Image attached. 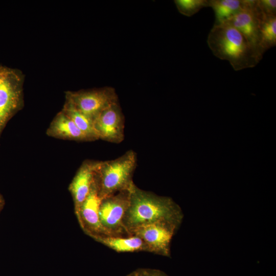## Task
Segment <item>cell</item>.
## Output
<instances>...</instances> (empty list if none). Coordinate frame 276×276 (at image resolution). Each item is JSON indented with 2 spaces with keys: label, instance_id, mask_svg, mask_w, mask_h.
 <instances>
[{
  "label": "cell",
  "instance_id": "4",
  "mask_svg": "<svg viewBox=\"0 0 276 276\" xmlns=\"http://www.w3.org/2000/svg\"><path fill=\"white\" fill-rule=\"evenodd\" d=\"M130 189L102 199L99 215L106 236H128L124 226L123 218L129 203Z\"/></svg>",
  "mask_w": 276,
  "mask_h": 276
},
{
  "label": "cell",
  "instance_id": "5",
  "mask_svg": "<svg viewBox=\"0 0 276 276\" xmlns=\"http://www.w3.org/2000/svg\"><path fill=\"white\" fill-rule=\"evenodd\" d=\"M66 102L83 113L92 122L103 110L111 105L118 103L115 89L105 87L78 91L66 93Z\"/></svg>",
  "mask_w": 276,
  "mask_h": 276
},
{
  "label": "cell",
  "instance_id": "1",
  "mask_svg": "<svg viewBox=\"0 0 276 276\" xmlns=\"http://www.w3.org/2000/svg\"><path fill=\"white\" fill-rule=\"evenodd\" d=\"M183 217L180 206L172 198L142 190L134 183L131 187L129 203L123 218L128 236L140 227L158 222L171 223L179 228Z\"/></svg>",
  "mask_w": 276,
  "mask_h": 276
},
{
  "label": "cell",
  "instance_id": "16",
  "mask_svg": "<svg viewBox=\"0 0 276 276\" xmlns=\"http://www.w3.org/2000/svg\"><path fill=\"white\" fill-rule=\"evenodd\" d=\"M62 111L88 137L90 141L99 139L94 129L93 122L71 104L66 102Z\"/></svg>",
  "mask_w": 276,
  "mask_h": 276
},
{
  "label": "cell",
  "instance_id": "9",
  "mask_svg": "<svg viewBox=\"0 0 276 276\" xmlns=\"http://www.w3.org/2000/svg\"><path fill=\"white\" fill-rule=\"evenodd\" d=\"M101 200L96 174L89 192L76 215L82 229L95 240L106 236L99 220V213Z\"/></svg>",
  "mask_w": 276,
  "mask_h": 276
},
{
  "label": "cell",
  "instance_id": "6",
  "mask_svg": "<svg viewBox=\"0 0 276 276\" xmlns=\"http://www.w3.org/2000/svg\"><path fill=\"white\" fill-rule=\"evenodd\" d=\"M178 228L171 223L158 222L140 227L132 231L130 236L140 238L148 252L170 257L171 242Z\"/></svg>",
  "mask_w": 276,
  "mask_h": 276
},
{
  "label": "cell",
  "instance_id": "20",
  "mask_svg": "<svg viewBox=\"0 0 276 276\" xmlns=\"http://www.w3.org/2000/svg\"><path fill=\"white\" fill-rule=\"evenodd\" d=\"M127 276H137L135 272L134 271H133L132 272L129 273V274H128Z\"/></svg>",
  "mask_w": 276,
  "mask_h": 276
},
{
  "label": "cell",
  "instance_id": "8",
  "mask_svg": "<svg viewBox=\"0 0 276 276\" xmlns=\"http://www.w3.org/2000/svg\"><path fill=\"white\" fill-rule=\"evenodd\" d=\"M124 121L118 102L102 111L93 120V124L99 139L118 144L124 139Z\"/></svg>",
  "mask_w": 276,
  "mask_h": 276
},
{
  "label": "cell",
  "instance_id": "10",
  "mask_svg": "<svg viewBox=\"0 0 276 276\" xmlns=\"http://www.w3.org/2000/svg\"><path fill=\"white\" fill-rule=\"evenodd\" d=\"M243 8L227 21L238 29L249 43L263 56L260 47L259 21L261 12L257 0H243Z\"/></svg>",
  "mask_w": 276,
  "mask_h": 276
},
{
  "label": "cell",
  "instance_id": "13",
  "mask_svg": "<svg viewBox=\"0 0 276 276\" xmlns=\"http://www.w3.org/2000/svg\"><path fill=\"white\" fill-rule=\"evenodd\" d=\"M95 240L118 252H148L145 243L136 236H104L98 238Z\"/></svg>",
  "mask_w": 276,
  "mask_h": 276
},
{
  "label": "cell",
  "instance_id": "18",
  "mask_svg": "<svg viewBox=\"0 0 276 276\" xmlns=\"http://www.w3.org/2000/svg\"><path fill=\"white\" fill-rule=\"evenodd\" d=\"M257 6L264 15H276L275 0H257Z\"/></svg>",
  "mask_w": 276,
  "mask_h": 276
},
{
  "label": "cell",
  "instance_id": "17",
  "mask_svg": "<svg viewBox=\"0 0 276 276\" xmlns=\"http://www.w3.org/2000/svg\"><path fill=\"white\" fill-rule=\"evenodd\" d=\"M174 2L179 12L188 17L209 7L208 0H175Z\"/></svg>",
  "mask_w": 276,
  "mask_h": 276
},
{
  "label": "cell",
  "instance_id": "11",
  "mask_svg": "<svg viewBox=\"0 0 276 276\" xmlns=\"http://www.w3.org/2000/svg\"><path fill=\"white\" fill-rule=\"evenodd\" d=\"M101 161L87 160L83 163L77 172L70 186L77 215L86 198Z\"/></svg>",
  "mask_w": 276,
  "mask_h": 276
},
{
  "label": "cell",
  "instance_id": "14",
  "mask_svg": "<svg viewBox=\"0 0 276 276\" xmlns=\"http://www.w3.org/2000/svg\"><path fill=\"white\" fill-rule=\"evenodd\" d=\"M209 7L214 10V25L227 21L243 8V0H208Z\"/></svg>",
  "mask_w": 276,
  "mask_h": 276
},
{
  "label": "cell",
  "instance_id": "19",
  "mask_svg": "<svg viewBox=\"0 0 276 276\" xmlns=\"http://www.w3.org/2000/svg\"><path fill=\"white\" fill-rule=\"evenodd\" d=\"M137 276H168L161 270L150 268H139L134 271Z\"/></svg>",
  "mask_w": 276,
  "mask_h": 276
},
{
  "label": "cell",
  "instance_id": "15",
  "mask_svg": "<svg viewBox=\"0 0 276 276\" xmlns=\"http://www.w3.org/2000/svg\"><path fill=\"white\" fill-rule=\"evenodd\" d=\"M260 47L264 53L276 45V15H264L261 13L259 21Z\"/></svg>",
  "mask_w": 276,
  "mask_h": 276
},
{
  "label": "cell",
  "instance_id": "7",
  "mask_svg": "<svg viewBox=\"0 0 276 276\" xmlns=\"http://www.w3.org/2000/svg\"><path fill=\"white\" fill-rule=\"evenodd\" d=\"M21 83L18 72L0 66V129L18 105Z\"/></svg>",
  "mask_w": 276,
  "mask_h": 276
},
{
  "label": "cell",
  "instance_id": "3",
  "mask_svg": "<svg viewBox=\"0 0 276 276\" xmlns=\"http://www.w3.org/2000/svg\"><path fill=\"white\" fill-rule=\"evenodd\" d=\"M136 165V153L132 150L114 159L101 161L96 173L100 197L129 190L134 184L132 177Z\"/></svg>",
  "mask_w": 276,
  "mask_h": 276
},
{
  "label": "cell",
  "instance_id": "12",
  "mask_svg": "<svg viewBox=\"0 0 276 276\" xmlns=\"http://www.w3.org/2000/svg\"><path fill=\"white\" fill-rule=\"evenodd\" d=\"M50 136L78 141H90L62 111L55 117L47 131Z\"/></svg>",
  "mask_w": 276,
  "mask_h": 276
},
{
  "label": "cell",
  "instance_id": "2",
  "mask_svg": "<svg viewBox=\"0 0 276 276\" xmlns=\"http://www.w3.org/2000/svg\"><path fill=\"white\" fill-rule=\"evenodd\" d=\"M207 43L216 57L228 61L236 71L254 67L263 58L244 35L227 21L213 26Z\"/></svg>",
  "mask_w": 276,
  "mask_h": 276
}]
</instances>
